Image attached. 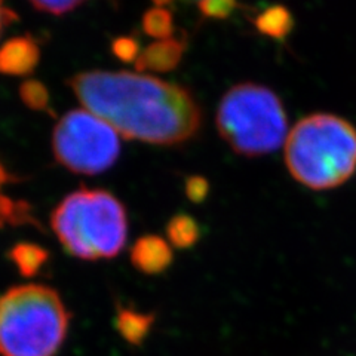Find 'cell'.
I'll return each instance as SVG.
<instances>
[{
  "label": "cell",
  "instance_id": "cell-16",
  "mask_svg": "<svg viewBox=\"0 0 356 356\" xmlns=\"http://www.w3.org/2000/svg\"><path fill=\"white\" fill-rule=\"evenodd\" d=\"M19 97L29 108L36 111L49 110V92L39 81H26L19 86Z\"/></svg>",
  "mask_w": 356,
  "mask_h": 356
},
{
  "label": "cell",
  "instance_id": "cell-9",
  "mask_svg": "<svg viewBox=\"0 0 356 356\" xmlns=\"http://www.w3.org/2000/svg\"><path fill=\"white\" fill-rule=\"evenodd\" d=\"M186 43L178 39H166L154 42L144 49L136 61L138 72H171L180 64Z\"/></svg>",
  "mask_w": 356,
  "mask_h": 356
},
{
  "label": "cell",
  "instance_id": "cell-3",
  "mask_svg": "<svg viewBox=\"0 0 356 356\" xmlns=\"http://www.w3.org/2000/svg\"><path fill=\"white\" fill-rule=\"evenodd\" d=\"M70 314L44 285H19L0 296V356H52L67 336Z\"/></svg>",
  "mask_w": 356,
  "mask_h": 356
},
{
  "label": "cell",
  "instance_id": "cell-17",
  "mask_svg": "<svg viewBox=\"0 0 356 356\" xmlns=\"http://www.w3.org/2000/svg\"><path fill=\"white\" fill-rule=\"evenodd\" d=\"M200 14L207 18L225 19L229 18L233 10L238 8V3L230 2V0H207V2L197 3Z\"/></svg>",
  "mask_w": 356,
  "mask_h": 356
},
{
  "label": "cell",
  "instance_id": "cell-4",
  "mask_svg": "<svg viewBox=\"0 0 356 356\" xmlns=\"http://www.w3.org/2000/svg\"><path fill=\"white\" fill-rule=\"evenodd\" d=\"M51 225L64 250L82 260L116 257L128 236L124 205L104 191L70 193L55 208Z\"/></svg>",
  "mask_w": 356,
  "mask_h": 356
},
{
  "label": "cell",
  "instance_id": "cell-18",
  "mask_svg": "<svg viewBox=\"0 0 356 356\" xmlns=\"http://www.w3.org/2000/svg\"><path fill=\"white\" fill-rule=\"evenodd\" d=\"M111 51L116 57L125 63L137 61L140 57V43L134 38H118L111 43Z\"/></svg>",
  "mask_w": 356,
  "mask_h": 356
},
{
  "label": "cell",
  "instance_id": "cell-1",
  "mask_svg": "<svg viewBox=\"0 0 356 356\" xmlns=\"http://www.w3.org/2000/svg\"><path fill=\"white\" fill-rule=\"evenodd\" d=\"M70 86L88 111L120 136L159 146L191 140L200 128L199 104L188 89L131 72H85Z\"/></svg>",
  "mask_w": 356,
  "mask_h": 356
},
{
  "label": "cell",
  "instance_id": "cell-19",
  "mask_svg": "<svg viewBox=\"0 0 356 356\" xmlns=\"http://www.w3.org/2000/svg\"><path fill=\"white\" fill-rule=\"evenodd\" d=\"M186 196L191 199L193 204L204 202L209 193V183L205 177L202 175H192L186 180Z\"/></svg>",
  "mask_w": 356,
  "mask_h": 356
},
{
  "label": "cell",
  "instance_id": "cell-7",
  "mask_svg": "<svg viewBox=\"0 0 356 356\" xmlns=\"http://www.w3.org/2000/svg\"><path fill=\"white\" fill-rule=\"evenodd\" d=\"M40 58L38 42L31 36H18L0 48V73L26 76L36 69Z\"/></svg>",
  "mask_w": 356,
  "mask_h": 356
},
{
  "label": "cell",
  "instance_id": "cell-11",
  "mask_svg": "<svg viewBox=\"0 0 356 356\" xmlns=\"http://www.w3.org/2000/svg\"><path fill=\"white\" fill-rule=\"evenodd\" d=\"M154 322L152 314H140V312L131 309H122L118 314L116 327L124 337L131 344H141L147 337L150 328Z\"/></svg>",
  "mask_w": 356,
  "mask_h": 356
},
{
  "label": "cell",
  "instance_id": "cell-14",
  "mask_svg": "<svg viewBox=\"0 0 356 356\" xmlns=\"http://www.w3.org/2000/svg\"><path fill=\"white\" fill-rule=\"evenodd\" d=\"M143 30L146 31V35L156 39H171L174 33V18L171 10L162 8L161 5L149 9L143 17Z\"/></svg>",
  "mask_w": 356,
  "mask_h": 356
},
{
  "label": "cell",
  "instance_id": "cell-15",
  "mask_svg": "<svg viewBox=\"0 0 356 356\" xmlns=\"http://www.w3.org/2000/svg\"><path fill=\"white\" fill-rule=\"evenodd\" d=\"M36 225L31 216V208L22 200H13L0 192V227L3 226Z\"/></svg>",
  "mask_w": 356,
  "mask_h": 356
},
{
  "label": "cell",
  "instance_id": "cell-21",
  "mask_svg": "<svg viewBox=\"0 0 356 356\" xmlns=\"http://www.w3.org/2000/svg\"><path fill=\"white\" fill-rule=\"evenodd\" d=\"M14 19H17V15L14 14V10H10L0 3V31H2V29L5 26H8L9 22H13Z\"/></svg>",
  "mask_w": 356,
  "mask_h": 356
},
{
  "label": "cell",
  "instance_id": "cell-5",
  "mask_svg": "<svg viewBox=\"0 0 356 356\" xmlns=\"http://www.w3.org/2000/svg\"><path fill=\"white\" fill-rule=\"evenodd\" d=\"M217 129L233 152L257 158L286 141L288 120L282 102L272 89L245 82L230 88L221 98Z\"/></svg>",
  "mask_w": 356,
  "mask_h": 356
},
{
  "label": "cell",
  "instance_id": "cell-2",
  "mask_svg": "<svg viewBox=\"0 0 356 356\" xmlns=\"http://www.w3.org/2000/svg\"><path fill=\"white\" fill-rule=\"evenodd\" d=\"M286 168L300 184L328 191L356 170V129L340 116L315 113L297 122L285 141Z\"/></svg>",
  "mask_w": 356,
  "mask_h": 356
},
{
  "label": "cell",
  "instance_id": "cell-13",
  "mask_svg": "<svg viewBox=\"0 0 356 356\" xmlns=\"http://www.w3.org/2000/svg\"><path fill=\"white\" fill-rule=\"evenodd\" d=\"M166 236L175 248H192L200 238V226L193 217L178 214L166 226Z\"/></svg>",
  "mask_w": 356,
  "mask_h": 356
},
{
  "label": "cell",
  "instance_id": "cell-10",
  "mask_svg": "<svg viewBox=\"0 0 356 356\" xmlns=\"http://www.w3.org/2000/svg\"><path fill=\"white\" fill-rule=\"evenodd\" d=\"M254 26L261 35L272 39H285L294 29V17L289 9L275 5L264 9L254 18Z\"/></svg>",
  "mask_w": 356,
  "mask_h": 356
},
{
  "label": "cell",
  "instance_id": "cell-20",
  "mask_svg": "<svg viewBox=\"0 0 356 356\" xmlns=\"http://www.w3.org/2000/svg\"><path fill=\"white\" fill-rule=\"evenodd\" d=\"M81 5V0H60V2H47V0H43V2H31V6L39 10V13H47L55 17L69 14Z\"/></svg>",
  "mask_w": 356,
  "mask_h": 356
},
{
  "label": "cell",
  "instance_id": "cell-6",
  "mask_svg": "<svg viewBox=\"0 0 356 356\" xmlns=\"http://www.w3.org/2000/svg\"><path fill=\"white\" fill-rule=\"evenodd\" d=\"M52 149L55 159L67 170L95 175L115 165L120 141L118 132L91 111L72 110L55 127Z\"/></svg>",
  "mask_w": 356,
  "mask_h": 356
},
{
  "label": "cell",
  "instance_id": "cell-8",
  "mask_svg": "<svg viewBox=\"0 0 356 356\" xmlns=\"http://www.w3.org/2000/svg\"><path fill=\"white\" fill-rule=\"evenodd\" d=\"M174 260L172 250L165 239L159 236H143L131 250V263L137 270L147 275L165 272Z\"/></svg>",
  "mask_w": 356,
  "mask_h": 356
},
{
  "label": "cell",
  "instance_id": "cell-12",
  "mask_svg": "<svg viewBox=\"0 0 356 356\" xmlns=\"http://www.w3.org/2000/svg\"><path fill=\"white\" fill-rule=\"evenodd\" d=\"M48 257L49 254L47 250L30 242L17 243L9 251L10 261L17 266L18 272L26 277L38 275L43 264L48 261Z\"/></svg>",
  "mask_w": 356,
  "mask_h": 356
},
{
  "label": "cell",
  "instance_id": "cell-22",
  "mask_svg": "<svg viewBox=\"0 0 356 356\" xmlns=\"http://www.w3.org/2000/svg\"><path fill=\"white\" fill-rule=\"evenodd\" d=\"M13 181V175H10L6 170H5V166L0 163V186H3V184H6V183H10Z\"/></svg>",
  "mask_w": 356,
  "mask_h": 356
}]
</instances>
